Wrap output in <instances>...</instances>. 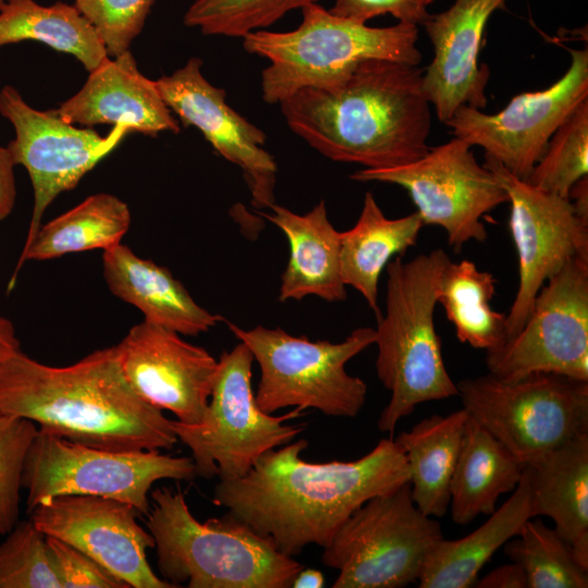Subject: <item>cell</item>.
I'll list each match as a JSON object with an SVG mask.
<instances>
[{"instance_id": "cell-33", "label": "cell", "mask_w": 588, "mask_h": 588, "mask_svg": "<svg viewBox=\"0 0 588 588\" xmlns=\"http://www.w3.org/2000/svg\"><path fill=\"white\" fill-rule=\"evenodd\" d=\"M587 174L588 99L555 131L526 182L539 191L568 198L575 183Z\"/></svg>"}, {"instance_id": "cell-23", "label": "cell", "mask_w": 588, "mask_h": 588, "mask_svg": "<svg viewBox=\"0 0 588 588\" xmlns=\"http://www.w3.org/2000/svg\"><path fill=\"white\" fill-rule=\"evenodd\" d=\"M260 212L286 236L290 257L282 273L279 301H301L310 295L327 302L346 298L340 273V232L328 219L324 201L298 215L274 204Z\"/></svg>"}, {"instance_id": "cell-39", "label": "cell", "mask_w": 588, "mask_h": 588, "mask_svg": "<svg viewBox=\"0 0 588 588\" xmlns=\"http://www.w3.org/2000/svg\"><path fill=\"white\" fill-rule=\"evenodd\" d=\"M433 0H335L329 11L359 24L384 14H391L401 23L424 24L428 19V5Z\"/></svg>"}, {"instance_id": "cell-28", "label": "cell", "mask_w": 588, "mask_h": 588, "mask_svg": "<svg viewBox=\"0 0 588 588\" xmlns=\"http://www.w3.org/2000/svg\"><path fill=\"white\" fill-rule=\"evenodd\" d=\"M467 419L464 408L446 416L436 414L395 439L407 461L412 499L427 516L442 517L448 512Z\"/></svg>"}, {"instance_id": "cell-30", "label": "cell", "mask_w": 588, "mask_h": 588, "mask_svg": "<svg viewBox=\"0 0 588 588\" xmlns=\"http://www.w3.org/2000/svg\"><path fill=\"white\" fill-rule=\"evenodd\" d=\"M25 40L70 53L89 72L108 57L96 29L75 5L61 1L51 5L35 0L1 1L0 48Z\"/></svg>"}, {"instance_id": "cell-12", "label": "cell", "mask_w": 588, "mask_h": 588, "mask_svg": "<svg viewBox=\"0 0 588 588\" xmlns=\"http://www.w3.org/2000/svg\"><path fill=\"white\" fill-rule=\"evenodd\" d=\"M351 179L384 182L405 188L421 221L445 230L448 244L458 253L470 241L485 242L488 232L481 218L509 203L506 191L480 166L466 140L453 137L416 161L388 169H364Z\"/></svg>"}, {"instance_id": "cell-7", "label": "cell", "mask_w": 588, "mask_h": 588, "mask_svg": "<svg viewBox=\"0 0 588 588\" xmlns=\"http://www.w3.org/2000/svg\"><path fill=\"white\" fill-rule=\"evenodd\" d=\"M230 331L243 342L260 368L255 394L261 411L294 406L313 408L331 417L354 418L367 397V384L345 370V365L375 344L376 331L357 328L342 342L310 341L281 328L257 326L245 330L228 322Z\"/></svg>"}, {"instance_id": "cell-13", "label": "cell", "mask_w": 588, "mask_h": 588, "mask_svg": "<svg viewBox=\"0 0 588 588\" xmlns=\"http://www.w3.org/2000/svg\"><path fill=\"white\" fill-rule=\"evenodd\" d=\"M0 114L14 127L15 137L7 146L11 158L15 166L26 169L34 189L23 253L39 231L44 213L54 198L75 188L130 132L122 125H113L109 134L100 136L91 127H76L56 109L33 108L11 85L0 90Z\"/></svg>"}, {"instance_id": "cell-17", "label": "cell", "mask_w": 588, "mask_h": 588, "mask_svg": "<svg viewBox=\"0 0 588 588\" xmlns=\"http://www.w3.org/2000/svg\"><path fill=\"white\" fill-rule=\"evenodd\" d=\"M30 520L46 536L86 553L133 588H175L147 561L155 539L136 520L131 504L100 495L66 494L41 501Z\"/></svg>"}, {"instance_id": "cell-20", "label": "cell", "mask_w": 588, "mask_h": 588, "mask_svg": "<svg viewBox=\"0 0 588 588\" xmlns=\"http://www.w3.org/2000/svg\"><path fill=\"white\" fill-rule=\"evenodd\" d=\"M505 0H454L445 11L429 14L425 30L433 58L422 72V91L446 123L462 106L485 109L489 69L479 64L485 26Z\"/></svg>"}, {"instance_id": "cell-26", "label": "cell", "mask_w": 588, "mask_h": 588, "mask_svg": "<svg viewBox=\"0 0 588 588\" xmlns=\"http://www.w3.org/2000/svg\"><path fill=\"white\" fill-rule=\"evenodd\" d=\"M424 223L418 212L402 218L384 216L373 195L367 192L355 225L340 232V273L345 285L358 291L377 320L378 283L382 270L396 256L416 245Z\"/></svg>"}, {"instance_id": "cell-5", "label": "cell", "mask_w": 588, "mask_h": 588, "mask_svg": "<svg viewBox=\"0 0 588 588\" xmlns=\"http://www.w3.org/2000/svg\"><path fill=\"white\" fill-rule=\"evenodd\" d=\"M146 526L163 579L189 588H289L304 567L228 512L198 522L181 490L150 491Z\"/></svg>"}, {"instance_id": "cell-2", "label": "cell", "mask_w": 588, "mask_h": 588, "mask_svg": "<svg viewBox=\"0 0 588 588\" xmlns=\"http://www.w3.org/2000/svg\"><path fill=\"white\" fill-rule=\"evenodd\" d=\"M0 413L107 451L170 450L177 442L171 419L126 380L115 345L65 367L41 364L20 351L0 364Z\"/></svg>"}, {"instance_id": "cell-29", "label": "cell", "mask_w": 588, "mask_h": 588, "mask_svg": "<svg viewBox=\"0 0 588 588\" xmlns=\"http://www.w3.org/2000/svg\"><path fill=\"white\" fill-rule=\"evenodd\" d=\"M131 224L128 206L114 195L99 193L40 226L21 253L8 283L11 292L27 260H46L70 253L108 249L118 244Z\"/></svg>"}, {"instance_id": "cell-18", "label": "cell", "mask_w": 588, "mask_h": 588, "mask_svg": "<svg viewBox=\"0 0 588 588\" xmlns=\"http://www.w3.org/2000/svg\"><path fill=\"white\" fill-rule=\"evenodd\" d=\"M180 335L143 320L115 348L126 380L145 402L170 411L182 424L199 425L207 412L218 360Z\"/></svg>"}, {"instance_id": "cell-15", "label": "cell", "mask_w": 588, "mask_h": 588, "mask_svg": "<svg viewBox=\"0 0 588 588\" xmlns=\"http://www.w3.org/2000/svg\"><path fill=\"white\" fill-rule=\"evenodd\" d=\"M483 167L506 191L509 228L518 256V287L506 314L509 341L524 327L543 284L573 258L588 255V216L568 198L516 177L489 155H485Z\"/></svg>"}, {"instance_id": "cell-16", "label": "cell", "mask_w": 588, "mask_h": 588, "mask_svg": "<svg viewBox=\"0 0 588 588\" xmlns=\"http://www.w3.org/2000/svg\"><path fill=\"white\" fill-rule=\"evenodd\" d=\"M569 52V68L550 87L516 95L495 114L462 106L445 125L526 181L555 131L588 99V49Z\"/></svg>"}, {"instance_id": "cell-37", "label": "cell", "mask_w": 588, "mask_h": 588, "mask_svg": "<svg viewBox=\"0 0 588 588\" xmlns=\"http://www.w3.org/2000/svg\"><path fill=\"white\" fill-rule=\"evenodd\" d=\"M155 0H74L81 14L94 26L108 57L126 52L142 32Z\"/></svg>"}, {"instance_id": "cell-8", "label": "cell", "mask_w": 588, "mask_h": 588, "mask_svg": "<svg viewBox=\"0 0 588 588\" xmlns=\"http://www.w3.org/2000/svg\"><path fill=\"white\" fill-rule=\"evenodd\" d=\"M456 387L468 416L523 465L588 432V381L552 372L504 380L488 372Z\"/></svg>"}, {"instance_id": "cell-10", "label": "cell", "mask_w": 588, "mask_h": 588, "mask_svg": "<svg viewBox=\"0 0 588 588\" xmlns=\"http://www.w3.org/2000/svg\"><path fill=\"white\" fill-rule=\"evenodd\" d=\"M442 538L439 523L415 505L408 482L358 507L323 547L321 561L339 571L333 588H402L418 581Z\"/></svg>"}, {"instance_id": "cell-11", "label": "cell", "mask_w": 588, "mask_h": 588, "mask_svg": "<svg viewBox=\"0 0 588 588\" xmlns=\"http://www.w3.org/2000/svg\"><path fill=\"white\" fill-rule=\"evenodd\" d=\"M192 457L159 451L114 452L71 442L38 428L26 453L21 487L27 512L59 495L88 494L117 499L147 515L148 493L160 479L192 480Z\"/></svg>"}, {"instance_id": "cell-24", "label": "cell", "mask_w": 588, "mask_h": 588, "mask_svg": "<svg viewBox=\"0 0 588 588\" xmlns=\"http://www.w3.org/2000/svg\"><path fill=\"white\" fill-rule=\"evenodd\" d=\"M530 479L534 516L554 522L576 562L588 571V432L525 465Z\"/></svg>"}, {"instance_id": "cell-22", "label": "cell", "mask_w": 588, "mask_h": 588, "mask_svg": "<svg viewBox=\"0 0 588 588\" xmlns=\"http://www.w3.org/2000/svg\"><path fill=\"white\" fill-rule=\"evenodd\" d=\"M103 277L117 297L135 306L144 320L183 335H197L224 319L198 305L169 269L143 259L126 245L102 254Z\"/></svg>"}, {"instance_id": "cell-27", "label": "cell", "mask_w": 588, "mask_h": 588, "mask_svg": "<svg viewBox=\"0 0 588 588\" xmlns=\"http://www.w3.org/2000/svg\"><path fill=\"white\" fill-rule=\"evenodd\" d=\"M523 465L499 440L468 416L450 486L451 518L467 525L497 510L501 494L514 491Z\"/></svg>"}, {"instance_id": "cell-9", "label": "cell", "mask_w": 588, "mask_h": 588, "mask_svg": "<svg viewBox=\"0 0 588 588\" xmlns=\"http://www.w3.org/2000/svg\"><path fill=\"white\" fill-rule=\"evenodd\" d=\"M253 363L254 356L243 342L223 352L203 422L171 420L177 440L192 452L197 476L240 478L262 454L292 442L305 429L304 424H285L302 415L299 408L281 416L259 408L252 388Z\"/></svg>"}, {"instance_id": "cell-40", "label": "cell", "mask_w": 588, "mask_h": 588, "mask_svg": "<svg viewBox=\"0 0 588 588\" xmlns=\"http://www.w3.org/2000/svg\"><path fill=\"white\" fill-rule=\"evenodd\" d=\"M478 588H527L523 566L516 562L495 567L482 578L477 579Z\"/></svg>"}, {"instance_id": "cell-25", "label": "cell", "mask_w": 588, "mask_h": 588, "mask_svg": "<svg viewBox=\"0 0 588 588\" xmlns=\"http://www.w3.org/2000/svg\"><path fill=\"white\" fill-rule=\"evenodd\" d=\"M532 517V492L525 466L513 494L480 527L461 539L442 538L434 544L425 561L418 587H474L485 564Z\"/></svg>"}, {"instance_id": "cell-34", "label": "cell", "mask_w": 588, "mask_h": 588, "mask_svg": "<svg viewBox=\"0 0 588 588\" xmlns=\"http://www.w3.org/2000/svg\"><path fill=\"white\" fill-rule=\"evenodd\" d=\"M318 0H196L184 15V24L204 35L244 37L264 29L287 12Z\"/></svg>"}, {"instance_id": "cell-19", "label": "cell", "mask_w": 588, "mask_h": 588, "mask_svg": "<svg viewBox=\"0 0 588 588\" xmlns=\"http://www.w3.org/2000/svg\"><path fill=\"white\" fill-rule=\"evenodd\" d=\"M198 57L170 75L156 79V86L184 127L195 126L215 150L243 172L255 208L275 204L277 163L262 148L266 134L231 108L225 90L210 84L201 74Z\"/></svg>"}, {"instance_id": "cell-43", "label": "cell", "mask_w": 588, "mask_h": 588, "mask_svg": "<svg viewBox=\"0 0 588 588\" xmlns=\"http://www.w3.org/2000/svg\"><path fill=\"white\" fill-rule=\"evenodd\" d=\"M324 577L321 572L314 568H302L295 576L292 587L294 588H321Z\"/></svg>"}, {"instance_id": "cell-38", "label": "cell", "mask_w": 588, "mask_h": 588, "mask_svg": "<svg viewBox=\"0 0 588 588\" xmlns=\"http://www.w3.org/2000/svg\"><path fill=\"white\" fill-rule=\"evenodd\" d=\"M46 544L61 588H128L93 558L51 536Z\"/></svg>"}, {"instance_id": "cell-35", "label": "cell", "mask_w": 588, "mask_h": 588, "mask_svg": "<svg viewBox=\"0 0 588 588\" xmlns=\"http://www.w3.org/2000/svg\"><path fill=\"white\" fill-rule=\"evenodd\" d=\"M0 588H61L46 535L30 519L15 524L0 544Z\"/></svg>"}, {"instance_id": "cell-4", "label": "cell", "mask_w": 588, "mask_h": 588, "mask_svg": "<svg viewBox=\"0 0 588 588\" xmlns=\"http://www.w3.org/2000/svg\"><path fill=\"white\" fill-rule=\"evenodd\" d=\"M451 261L441 248L387 265L385 313L377 320V376L391 396L378 429L393 433L401 419L421 403L457 395L442 356L434 308L442 272Z\"/></svg>"}, {"instance_id": "cell-1", "label": "cell", "mask_w": 588, "mask_h": 588, "mask_svg": "<svg viewBox=\"0 0 588 588\" xmlns=\"http://www.w3.org/2000/svg\"><path fill=\"white\" fill-rule=\"evenodd\" d=\"M305 439L262 454L242 477L219 480L212 501L294 558L309 544L326 547L365 502L409 482L395 440L382 439L363 457L309 463Z\"/></svg>"}, {"instance_id": "cell-6", "label": "cell", "mask_w": 588, "mask_h": 588, "mask_svg": "<svg viewBox=\"0 0 588 588\" xmlns=\"http://www.w3.org/2000/svg\"><path fill=\"white\" fill-rule=\"evenodd\" d=\"M301 10L302 23L293 30L260 29L243 37L247 52L270 62L261 73L268 103H281L303 88H334L367 60L412 65L421 61L416 25L370 27L339 17L317 2Z\"/></svg>"}, {"instance_id": "cell-32", "label": "cell", "mask_w": 588, "mask_h": 588, "mask_svg": "<svg viewBox=\"0 0 588 588\" xmlns=\"http://www.w3.org/2000/svg\"><path fill=\"white\" fill-rule=\"evenodd\" d=\"M504 553L520 564L527 588H587L588 571L576 562L572 548L554 529L528 519Z\"/></svg>"}, {"instance_id": "cell-14", "label": "cell", "mask_w": 588, "mask_h": 588, "mask_svg": "<svg viewBox=\"0 0 588 588\" xmlns=\"http://www.w3.org/2000/svg\"><path fill=\"white\" fill-rule=\"evenodd\" d=\"M486 365L504 380L552 372L588 381V255L573 258L543 284L522 330L486 353Z\"/></svg>"}, {"instance_id": "cell-41", "label": "cell", "mask_w": 588, "mask_h": 588, "mask_svg": "<svg viewBox=\"0 0 588 588\" xmlns=\"http://www.w3.org/2000/svg\"><path fill=\"white\" fill-rule=\"evenodd\" d=\"M14 162L7 147L0 146V221L13 210L16 199Z\"/></svg>"}, {"instance_id": "cell-31", "label": "cell", "mask_w": 588, "mask_h": 588, "mask_svg": "<svg viewBox=\"0 0 588 588\" xmlns=\"http://www.w3.org/2000/svg\"><path fill=\"white\" fill-rule=\"evenodd\" d=\"M497 280L468 259L450 261L441 275L438 304L443 307L460 342L486 353L500 350L507 341L506 314L490 302Z\"/></svg>"}, {"instance_id": "cell-36", "label": "cell", "mask_w": 588, "mask_h": 588, "mask_svg": "<svg viewBox=\"0 0 588 588\" xmlns=\"http://www.w3.org/2000/svg\"><path fill=\"white\" fill-rule=\"evenodd\" d=\"M37 431L35 422L0 413V535L17 522L23 464Z\"/></svg>"}, {"instance_id": "cell-21", "label": "cell", "mask_w": 588, "mask_h": 588, "mask_svg": "<svg viewBox=\"0 0 588 588\" xmlns=\"http://www.w3.org/2000/svg\"><path fill=\"white\" fill-rule=\"evenodd\" d=\"M56 111L66 122L86 127L122 125L128 132L149 136L180 132L179 122L155 81L138 71L130 50L112 59L107 57L89 72L83 87Z\"/></svg>"}, {"instance_id": "cell-42", "label": "cell", "mask_w": 588, "mask_h": 588, "mask_svg": "<svg viewBox=\"0 0 588 588\" xmlns=\"http://www.w3.org/2000/svg\"><path fill=\"white\" fill-rule=\"evenodd\" d=\"M21 351L13 322L0 313V364Z\"/></svg>"}, {"instance_id": "cell-3", "label": "cell", "mask_w": 588, "mask_h": 588, "mask_svg": "<svg viewBox=\"0 0 588 588\" xmlns=\"http://www.w3.org/2000/svg\"><path fill=\"white\" fill-rule=\"evenodd\" d=\"M418 65L367 60L339 86L303 88L280 103L289 127L324 157L388 169L428 150L430 103Z\"/></svg>"}, {"instance_id": "cell-44", "label": "cell", "mask_w": 588, "mask_h": 588, "mask_svg": "<svg viewBox=\"0 0 588 588\" xmlns=\"http://www.w3.org/2000/svg\"><path fill=\"white\" fill-rule=\"evenodd\" d=\"M3 1V0H0V2Z\"/></svg>"}]
</instances>
